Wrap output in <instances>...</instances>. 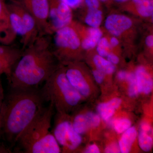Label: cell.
<instances>
[{
	"label": "cell",
	"mask_w": 153,
	"mask_h": 153,
	"mask_svg": "<svg viewBox=\"0 0 153 153\" xmlns=\"http://www.w3.org/2000/svg\"><path fill=\"white\" fill-rule=\"evenodd\" d=\"M50 35H39L23 50L7 78L11 89L38 88L59 68Z\"/></svg>",
	"instance_id": "obj_1"
},
{
	"label": "cell",
	"mask_w": 153,
	"mask_h": 153,
	"mask_svg": "<svg viewBox=\"0 0 153 153\" xmlns=\"http://www.w3.org/2000/svg\"><path fill=\"white\" fill-rule=\"evenodd\" d=\"M44 102L38 88H10L5 95L1 111V137L11 146L15 145L21 134L44 107Z\"/></svg>",
	"instance_id": "obj_2"
},
{
	"label": "cell",
	"mask_w": 153,
	"mask_h": 153,
	"mask_svg": "<svg viewBox=\"0 0 153 153\" xmlns=\"http://www.w3.org/2000/svg\"><path fill=\"white\" fill-rule=\"evenodd\" d=\"M54 106H44L19 137L16 143L25 153H59L60 146L50 131Z\"/></svg>",
	"instance_id": "obj_3"
},
{
	"label": "cell",
	"mask_w": 153,
	"mask_h": 153,
	"mask_svg": "<svg viewBox=\"0 0 153 153\" xmlns=\"http://www.w3.org/2000/svg\"><path fill=\"white\" fill-rule=\"evenodd\" d=\"M44 83L40 90L42 97L59 112L66 113L81 100L82 96L68 81L64 68L59 67Z\"/></svg>",
	"instance_id": "obj_4"
},
{
	"label": "cell",
	"mask_w": 153,
	"mask_h": 153,
	"mask_svg": "<svg viewBox=\"0 0 153 153\" xmlns=\"http://www.w3.org/2000/svg\"><path fill=\"white\" fill-rule=\"evenodd\" d=\"M52 35H54L53 52L57 60L69 63L74 62L82 49L80 37L72 23L56 30Z\"/></svg>",
	"instance_id": "obj_5"
},
{
	"label": "cell",
	"mask_w": 153,
	"mask_h": 153,
	"mask_svg": "<svg viewBox=\"0 0 153 153\" xmlns=\"http://www.w3.org/2000/svg\"><path fill=\"white\" fill-rule=\"evenodd\" d=\"M52 133L59 146L65 151H74L82 143L81 135L74 129L71 120L66 113L59 112Z\"/></svg>",
	"instance_id": "obj_6"
},
{
	"label": "cell",
	"mask_w": 153,
	"mask_h": 153,
	"mask_svg": "<svg viewBox=\"0 0 153 153\" xmlns=\"http://www.w3.org/2000/svg\"><path fill=\"white\" fill-rule=\"evenodd\" d=\"M22 7L36 20L39 35H52L49 24L48 0H7Z\"/></svg>",
	"instance_id": "obj_7"
},
{
	"label": "cell",
	"mask_w": 153,
	"mask_h": 153,
	"mask_svg": "<svg viewBox=\"0 0 153 153\" xmlns=\"http://www.w3.org/2000/svg\"><path fill=\"white\" fill-rule=\"evenodd\" d=\"M49 24L52 34L56 30L73 22V13L71 8L61 0H48Z\"/></svg>",
	"instance_id": "obj_8"
},
{
	"label": "cell",
	"mask_w": 153,
	"mask_h": 153,
	"mask_svg": "<svg viewBox=\"0 0 153 153\" xmlns=\"http://www.w3.org/2000/svg\"><path fill=\"white\" fill-rule=\"evenodd\" d=\"M23 50L10 45L0 44V75L5 74L7 78L15 64L22 56Z\"/></svg>",
	"instance_id": "obj_9"
},
{
	"label": "cell",
	"mask_w": 153,
	"mask_h": 153,
	"mask_svg": "<svg viewBox=\"0 0 153 153\" xmlns=\"http://www.w3.org/2000/svg\"><path fill=\"white\" fill-rule=\"evenodd\" d=\"M65 70L68 81L80 95L83 97L89 95L90 88L79 65L75 62H70Z\"/></svg>",
	"instance_id": "obj_10"
},
{
	"label": "cell",
	"mask_w": 153,
	"mask_h": 153,
	"mask_svg": "<svg viewBox=\"0 0 153 153\" xmlns=\"http://www.w3.org/2000/svg\"><path fill=\"white\" fill-rule=\"evenodd\" d=\"M130 18L120 14H111L108 16L105 22V29L115 37H119L129 30L132 26Z\"/></svg>",
	"instance_id": "obj_11"
},
{
	"label": "cell",
	"mask_w": 153,
	"mask_h": 153,
	"mask_svg": "<svg viewBox=\"0 0 153 153\" xmlns=\"http://www.w3.org/2000/svg\"><path fill=\"white\" fill-rule=\"evenodd\" d=\"M73 26L76 28L80 37L81 48L84 50H90L95 48L98 41L102 37V31L99 28L90 27L88 29L86 33H83L74 25Z\"/></svg>",
	"instance_id": "obj_12"
},
{
	"label": "cell",
	"mask_w": 153,
	"mask_h": 153,
	"mask_svg": "<svg viewBox=\"0 0 153 153\" xmlns=\"http://www.w3.org/2000/svg\"><path fill=\"white\" fill-rule=\"evenodd\" d=\"M7 7L10 25L17 36H21V42L23 44L27 36V32L23 19L11 3L7 2Z\"/></svg>",
	"instance_id": "obj_13"
},
{
	"label": "cell",
	"mask_w": 153,
	"mask_h": 153,
	"mask_svg": "<svg viewBox=\"0 0 153 153\" xmlns=\"http://www.w3.org/2000/svg\"><path fill=\"white\" fill-rule=\"evenodd\" d=\"M135 74L139 92L146 94L150 93L153 89V79L146 68L143 66H139Z\"/></svg>",
	"instance_id": "obj_14"
},
{
	"label": "cell",
	"mask_w": 153,
	"mask_h": 153,
	"mask_svg": "<svg viewBox=\"0 0 153 153\" xmlns=\"http://www.w3.org/2000/svg\"><path fill=\"white\" fill-rule=\"evenodd\" d=\"M122 100L119 98H114L111 100L100 103L97 106V111L103 120H109L115 113V110L117 109L121 104Z\"/></svg>",
	"instance_id": "obj_15"
},
{
	"label": "cell",
	"mask_w": 153,
	"mask_h": 153,
	"mask_svg": "<svg viewBox=\"0 0 153 153\" xmlns=\"http://www.w3.org/2000/svg\"><path fill=\"white\" fill-rule=\"evenodd\" d=\"M137 136V130L134 127H130L125 131L124 132L119 143L120 152H129L136 139Z\"/></svg>",
	"instance_id": "obj_16"
},
{
	"label": "cell",
	"mask_w": 153,
	"mask_h": 153,
	"mask_svg": "<svg viewBox=\"0 0 153 153\" xmlns=\"http://www.w3.org/2000/svg\"><path fill=\"white\" fill-rule=\"evenodd\" d=\"M137 13L143 18L153 16V0H131Z\"/></svg>",
	"instance_id": "obj_17"
},
{
	"label": "cell",
	"mask_w": 153,
	"mask_h": 153,
	"mask_svg": "<svg viewBox=\"0 0 153 153\" xmlns=\"http://www.w3.org/2000/svg\"><path fill=\"white\" fill-rule=\"evenodd\" d=\"M17 36L10 24L0 23V44L10 45Z\"/></svg>",
	"instance_id": "obj_18"
},
{
	"label": "cell",
	"mask_w": 153,
	"mask_h": 153,
	"mask_svg": "<svg viewBox=\"0 0 153 153\" xmlns=\"http://www.w3.org/2000/svg\"><path fill=\"white\" fill-rule=\"evenodd\" d=\"M102 21V13L99 9H88L85 22L91 27L99 28Z\"/></svg>",
	"instance_id": "obj_19"
},
{
	"label": "cell",
	"mask_w": 153,
	"mask_h": 153,
	"mask_svg": "<svg viewBox=\"0 0 153 153\" xmlns=\"http://www.w3.org/2000/svg\"><path fill=\"white\" fill-rule=\"evenodd\" d=\"M72 126L75 131L81 135L86 132L90 128L89 123L86 115L83 114H79L74 116L71 120Z\"/></svg>",
	"instance_id": "obj_20"
},
{
	"label": "cell",
	"mask_w": 153,
	"mask_h": 153,
	"mask_svg": "<svg viewBox=\"0 0 153 153\" xmlns=\"http://www.w3.org/2000/svg\"><path fill=\"white\" fill-rule=\"evenodd\" d=\"M93 62L97 69L100 70L105 74H112L115 70L114 65L110 62L104 57L98 55H96L93 58Z\"/></svg>",
	"instance_id": "obj_21"
},
{
	"label": "cell",
	"mask_w": 153,
	"mask_h": 153,
	"mask_svg": "<svg viewBox=\"0 0 153 153\" xmlns=\"http://www.w3.org/2000/svg\"><path fill=\"white\" fill-rule=\"evenodd\" d=\"M148 133L140 130L138 134V143L140 148L146 152H149L152 149L153 143L152 138Z\"/></svg>",
	"instance_id": "obj_22"
},
{
	"label": "cell",
	"mask_w": 153,
	"mask_h": 153,
	"mask_svg": "<svg viewBox=\"0 0 153 153\" xmlns=\"http://www.w3.org/2000/svg\"><path fill=\"white\" fill-rule=\"evenodd\" d=\"M97 52L98 55L103 57H106L110 52L111 47L109 40L105 37H102L98 41L96 46Z\"/></svg>",
	"instance_id": "obj_23"
},
{
	"label": "cell",
	"mask_w": 153,
	"mask_h": 153,
	"mask_svg": "<svg viewBox=\"0 0 153 153\" xmlns=\"http://www.w3.org/2000/svg\"><path fill=\"white\" fill-rule=\"evenodd\" d=\"M111 125L117 132L121 134L130 127L131 122L127 119H120L113 121Z\"/></svg>",
	"instance_id": "obj_24"
},
{
	"label": "cell",
	"mask_w": 153,
	"mask_h": 153,
	"mask_svg": "<svg viewBox=\"0 0 153 153\" xmlns=\"http://www.w3.org/2000/svg\"><path fill=\"white\" fill-rule=\"evenodd\" d=\"M7 0H0V23H9Z\"/></svg>",
	"instance_id": "obj_25"
},
{
	"label": "cell",
	"mask_w": 153,
	"mask_h": 153,
	"mask_svg": "<svg viewBox=\"0 0 153 153\" xmlns=\"http://www.w3.org/2000/svg\"><path fill=\"white\" fill-rule=\"evenodd\" d=\"M127 81L129 83L128 89L129 95L131 97H134L139 93L137 85L135 74H132L128 77Z\"/></svg>",
	"instance_id": "obj_26"
},
{
	"label": "cell",
	"mask_w": 153,
	"mask_h": 153,
	"mask_svg": "<svg viewBox=\"0 0 153 153\" xmlns=\"http://www.w3.org/2000/svg\"><path fill=\"white\" fill-rule=\"evenodd\" d=\"M90 128L97 127L100 123V116L95 113L89 112L85 114Z\"/></svg>",
	"instance_id": "obj_27"
},
{
	"label": "cell",
	"mask_w": 153,
	"mask_h": 153,
	"mask_svg": "<svg viewBox=\"0 0 153 153\" xmlns=\"http://www.w3.org/2000/svg\"><path fill=\"white\" fill-rule=\"evenodd\" d=\"M63 2L71 8L74 10L79 8L84 1V0H61Z\"/></svg>",
	"instance_id": "obj_28"
},
{
	"label": "cell",
	"mask_w": 153,
	"mask_h": 153,
	"mask_svg": "<svg viewBox=\"0 0 153 153\" xmlns=\"http://www.w3.org/2000/svg\"><path fill=\"white\" fill-rule=\"evenodd\" d=\"M93 75L96 82L100 84L104 80L105 74L102 71L97 69L93 71Z\"/></svg>",
	"instance_id": "obj_29"
},
{
	"label": "cell",
	"mask_w": 153,
	"mask_h": 153,
	"mask_svg": "<svg viewBox=\"0 0 153 153\" xmlns=\"http://www.w3.org/2000/svg\"><path fill=\"white\" fill-rule=\"evenodd\" d=\"M84 1L88 9H99L100 6L99 0H84Z\"/></svg>",
	"instance_id": "obj_30"
},
{
	"label": "cell",
	"mask_w": 153,
	"mask_h": 153,
	"mask_svg": "<svg viewBox=\"0 0 153 153\" xmlns=\"http://www.w3.org/2000/svg\"><path fill=\"white\" fill-rule=\"evenodd\" d=\"M107 60L114 65H116L119 63L120 59L117 55L112 52H110L106 56Z\"/></svg>",
	"instance_id": "obj_31"
},
{
	"label": "cell",
	"mask_w": 153,
	"mask_h": 153,
	"mask_svg": "<svg viewBox=\"0 0 153 153\" xmlns=\"http://www.w3.org/2000/svg\"><path fill=\"white\" fill-rule=\"evenodd\" d=\"M106 153H120V152L119 145L116 143L112 144L107 147L105 149Z\"/></svg>",
	"instance_id": "obj_32"
},
{
	"label": "cell",
	"mask_w": 153,
	"mask_h": 153,
	"mask_svg": "<svg viewBox=\"0 0 153 153\" xmlns=\"http://www.w3.org/2000/svg\"><path fill=\"white\" fill-rule=\"evenodd\" d=\"M5 94L4 92V88H3L2 82L1 80L0 79V118H1V111L2 106L3 102L4 99ZM1 137V131H0V138Z\"/></svg>",
	"instance_id": "obj_33"
},
{
	"label": "cell",
	"mask_w": 153,
	"mask_h": 153,
	"mask_svg": "<svg viewBox=\"0 0 153 153\" xmlns=\"http://www.w3.org/2000/svg\"><path fill=\"white\" fill-rule=\"evenodd\" d=\"M86 153H99L100 152L99 149L95 144L90 145L85 150L84 152Z\"/></svg>",
	"instance_id": "obj_34"
},
{
	"label": "cell",
	"mask_w": 153,
	"mask_h": 153,
	"mask_svg": "<svg viewBox=\"0 0 153 153\" xmlns=\"http://www.w3.org/2000/svg\"><path fill=\"white\" fill-rule=\"evenodd\" d=\"M109 42L111 48L117 47L119 44V41L117 37L114 36L109 39Z\"/></svg>",
	"instance_id": "obj_35"
},
{
	"label": "cell",
	"mask_w": 153,
	"mask_h": 153,
	"mask_svg": "<svg viewBox=\"0 0 153 153\" xmlns=\"http://www.w3.org/2000/svg\"><path fill=\"white\" fill-rule=\"evenodd\" d=\"M145 43L149 48H152L153 47V36L151 35L148 36L145 40Z\"/></svg>",
	"instance_id": "obj_36"
},
{
	"label": "cell",
	"mask_w": 153,
	"mask_h": 153,
	"mask_svg": "<svg viewBox=\"0 0 153 153\" xmlns=\"http://www.w3.org/2000/svg\"><path fill=\"white\" fill-rule=\"evenodd\" d=\"M141 130L146 132H149L151 131L152 128L149 124L146 123H143L141 125Z\"/></svg>",
	"instance_id": "obj_37"
},
{
	"label": "cell",
	"mask_w": 153,
	"mask_h": 153,
	"mask_svg": "<svg viewBox=\"0 0 153 153\" xmlns=\"http://www.w3.org/2000/svg\"><path fill=\"white\" fill-rule=\"evenodd\" d=\"M127 72L125 71H121L117 74V77L120 80H123L126 79L128 75Z\"/></svg>",
	"instance_id": "obj_38"
},
{
	"label": "cell",
	"mask_w": 153,
	"mask_h": 153,
	"mask_svg": "<svg viewBox=\"0 0 153 153\" xmlns=\"http://www.w3.org/2000/svg\"><path fill=\"white\" fill-rule=\"evenodd\" d=\"M115 1L118 3H124L130 1V0H115Z\"/></svg>",
	"instance_id": "obj_39"
},
{
	"label": "cell",
	"mask_w": 153,
	"mask_h": 153,
	"mask_svg": "<svg viewBox=\"0 0 153 153\" xmlns=\"http://www.w3.org/2000/svg\"><path fill=\"white\" fill-rule=\"evenodd\" d=\"M99 1H100L105 2L107 1L108 0H99Z\"/></svg>",
	"instance_id": "obj_40"
},
{
	"label": "cell",
	"mask_w": 153,
	"mask_h": 153,
	"mask_svg": "<svg viewBox=\"0 0 153 153\" xmlns=\"http://www.w3.org/2000/svg\"><path fill=\"white\" fill-rule=\"evenodd\" d=\"M0 153H2V148L1 147H0Z\"/></svg>",
	"instance_id": "obj_41"
}]
</instances>
